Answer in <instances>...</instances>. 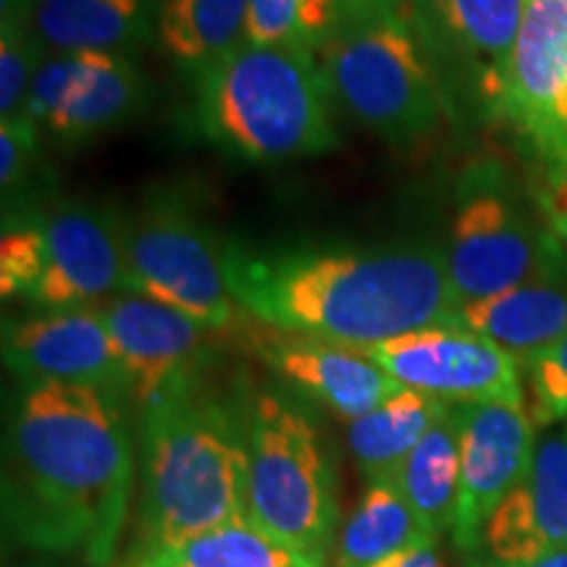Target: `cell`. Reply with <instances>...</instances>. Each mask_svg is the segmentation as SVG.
I'll return each instance as SVG.
<instances>
[{
  "label": "cell",
  "mask_w": 567,
  "mask_h": 567,
  "mask_svg": "<svg viewBox=\"0 0 567 567\" xmlns=\"http://www.w3.org/2000/svg\"><path fill=\"white\" fill-rule=\"evenodd\" d=\"M122 394L24 381L9 425L6 542L42 555L118 559L134 488V444Z\"/></svg>",
  "instance_id": "cell-1"
},
{
  "label": "cell",
  "mask_w": 567,
  "mask_h": 567,
  "mask_svg": "<svg viewBox=\"0 0 567 567\" xmlns=\"http://www.w3.org/2000/svg\"><path fill=\"white\" fill-rule=\"evenodd\" d=\"M245 316L289 334L373 350L410 331L460 323V300L434 243L363 247L226 245Z\"/></svg>",
  "instance_id": "cell-2"
},
{
  "label": "cell",
  "mask_w": 567,
  "mask_h": 567,
  "mask_svg": "<svg viewBox=\"0 0 567 567\" xmlns=\"http://www.w3.org/2000/svg\"><path fill=\"white\" fill-rule=\"evenodd\" d=\"M250 405L252 396L218 392L205 373L140 410V507L113 567H145L245 520Z\"/></svg>",
  "instance_id": "cell-3"
},
{
  "label": "cell",
  "mask_w": 567,
  "mask_h": 567,
  "mask_svg": "<svg viewBox=\"0 0 567 567\" xmlns=\"http://www.w3.org/2000/svg\"><path fill=\"white\" fill-rule=\"evenodd\" d=\"M195 124L231 158L255 166L339 147L334 97L316 55L243 42L195 74Z\"/></svg>",
  "instance_id": "cell-4"
},
{
  "label": "cell",
  "mask_w": 567,
  "mask_h": 567,
  "mask_svg": "<svg viewBox=\"0 0 567 567\" xmlns=\"http://www.w3.org/2000/svg\"><path fill=\"white\" fill-rule=\"evenodd\" d=\"M316 61L334 105L389 145H413L442 122V80L410 11L347 17Z\"/></svg>",
  "instance_id": "cell-5"
},
{
  "label": "cell",
  "mask_w": 567,
  "mask_h": 567,
  "mask_svg": "<svg viewBox=\"0 0 567 567\" xmlns=\"http://www.w3.org/2000/svg\"><path fill=\"white\" fill-rule=\"evenodd\" d=\"M247 517L326 567L339 526L334 460L313 417L281 389L252 394Z\"/></svg>",
  "instance_id": "cell-6"
},
{
  "label": "cell",
  "mask_w": 567,
  "mask_h": 567,
  "mask_svg": "<svg viewBox=\"0 0 567 567\" xmlns=\"http://www.w3.org/2000/svg\"><path fill=\"white\" fill-rule=\"evenodd\" d=\"M444 258L460 308L526 281L565 245L499 163L467 166L455 184Z\"/></svg>",
  "instance_id": "cell-7"
},
{
  "label": "cell",
  "mask_w": 567,
  "mask_h": 567,
  "mask_svg": "<svg viewBox=\"0 0 567 567\" xmlns=\"http://www.w3.org/2000/svg\"><path fill=\"white\" fill-rule=\"evenodd\" d=\"M126 292L145 295L210 331L243 326L226 276V245L179 193L155 189L124 216Z\"/></svg>",
  "instance_id": "cell-8"
},
{
  "label": "cell",
  "mask_w": 567,
  "mask_h": 567,
  "mask_svg": "<svg viewBox=\"0 0 567 567\" xmlns=\"http://www.w3.org/2000/svg\"><path fill=\"white\" fill-rule=\"evenodd\" d=\"M494 118L542 172L567 168V0H526Z\"/></svg>",
  "instance_id": "cell-9"
},
{
  "label": "cell",
  "mask_w": 567,
  "mask_h": 567,
  "mask_svg": "<svg viewBox=\"0 0 567 567\" xmlns=\"http://www.w3.org/2000/svg\"><path fill=\"white\" fill-rule=\"evenodd\" d=\"M410 17L444 95L463 92L481 113L496 116L526 0H410Z\"/></svg>",
  "instance_id": "cell-10"
},
{
  "label": "cell",
  "mask_w": 567,
  "mask_h": 567,
  "mask_svg": "<svg viewBox=\"0 0 567 567\" xmlns=\"http://www.w3.org/2000/svg\"><path fill=\"white\" fill-rule=\"evenodd\" d=\"M396 384L446 405L526 402L520 363L463 323L429 326L365 350Z\"/></svg>",
  "instance_id": "cell-11"
},
{
  "label": "cell",
  "mask_w": 567,
  "mask_h": 567,
  "mask_svg": "<svg viewBox=\"0 0 567 567\" xmlns=\"http://www.w3.org/2000/svg\"><path fill=\"white\" fill-rule=\"evenodd\" d=\"M42 224L45 268L27 302L38 310L95 308L126 292L124 216L63 200L42 210Z\"/></svg>",
  "instance_id": "cell-12"
},
{
  "label": "cell",
  "mask_w": 567,
  "mask_h": 567,
  "mask_svg": "<svg viewBox=\"0 0 567 567\" xmlns=\"http://www.w3.org/2000/svg\"><path fill=\"white\" fill-rule=\"evenodd\" d=\"M95 308L109 326L130 396L140 410L208 373L210 334L218 331L134 292H122Z\"/></svg>",
  "instance_id": "cell-13"
},
{
  "label": "cell",
  "mask_w": 567,
  "mask_h": 567,
  "mask_svg": "<svg viewBox=\"0 0 567 567\" xmlns=\"http://www.w3.org/2000/svg\"><path fill=\"white\" fill-rule=\"evenodd\" d=\"M536 423L526 402L460 405V494L452 542L476 551L484 528L505 496L528 476Z\"/></svg>",
  "instance_id": "cell-14"
},
{
  "label": "cell",
  "mask_w": 567,
  "mask_h": 567,
  "mask_svg": "<svg viewBox=\"0 0 567 567\" xmlns=\"http://www.w3.org/2000/svg\"><path fill=\"white\" fill-rule=\"evenodd\" d=\"M3 363L19 381H63L130 396L116 344L97 308L34 310L3 323Z\"/></svg>",
  "instance_id": "cell-15"
},
{
  "label": "cell",
  "mask_w": 567,
  "mask_h": 567,
  "mask_svg": "<svg viewBox=\"0 0 567 567\" xmlns=\"http://www.w3.org/2000/svg\"><path fill=\"white\" fill-rule=\"evenodd\" d=\"M252 350L289 386L344 417L347 423L371 413L389 396L405 389L365 350L329 339L289 334L271 326L264 329L260 323V329L252 331Z\"/></svg>",
  "instance_id": "cell-16"
},
{
  "label": "cell",
  "mask_w": 567,
  "mask_h": 567,
  "mask_svg": "<svg viewBox=\"0 0 567 567\" xmlns=\"http://www.w3.org/2000/svg\"><path fill=\"white\" fill-rule=\"evenodd\" d=\"M484 544L499 563H534L567 549V425L538 439L528 476L488 517Z\"/></svg>",
  "instance_id": "cell-17"
},
{
  "label": "cell",
  "mask_w": 567,
  "mask_h": 567,
  "mask_svg": "<svg viewBox=\"0 0 567 567\" xmlns=\"http://www.w3.org/2000/svg\"><path fill=\"white\" fill-rule=\"evenodd\" d=\"M460 323L499 344L520 368L536 363L567 337V247L507 292L463 305Z\"/></svg>",
  "instance_id": "cell-18"
},
{
  "label": "cell",
  "mask_w": 567,
  "mask_h": 567,
  "mask_svg": "<svg viewBox=\"0 0 567 567\" xmlns=\"http://www.w3.org/2000/svg\"><path fill=\"white\" fill-rule=\"evenodd\" d=\"M145 101L147 80L130 55L69 53L66 90L42 132L61 145H82L130 122Z\"/></svg>",
  "instance_id": "cell-19"
},
{
  "label": "cell",
  "mask_w": 567,
  "mask_h": 567,
  "mask_svg": "<svg viewBox=\"0 0 567 567\" xmlns=\"http://www.w3.org/2000/svg\"><path fill=\"white\" fill-rule=\"evenodd\" d=\"M161 0H40L32 32L45 53L142 51L158 30Z\"/></svg>",
  "instance_id": "cell-20"
},
{
  "label": "cell",
  "mask_w": 567,
  "mask_h": 567,
  "mask_svg": "<svg viewBox=\"0 0 567 567\" xmlns=\"http://www.w3.org/2000/svg\"><path fill=\"white\" fill-rule=\"evenodd\" d=\"M417 523L431 538L452 534L460 494V405H450L394 476Z\"/></svg>",
  "instance_id": "cell-21"
},
{
  "label": "cell",
  "mask_w": 567,
  "mask_h": 567,
  "mask_svg": "<svg viewBox=\"0 0 567 567\" xmlns=\"http://www.w3.org/2000/svg\"><path fill=\"white\" fill-rule=\"evenodd\" d=\"M446 408V402L434 396L400 389L371 413L347 423V444L368 484L394 481L410 452L421 444Z\"/></svg>",
  "instance_id": "cell-22"
},
{
  "label": "cell",
  "mask_w": 567,
  "mask_h": 567,
  "mask_svg": "<svg viewBox=\"0 0 567 567\" xmlns=\"http://www.w3.org/2000/svg\"><path fill=\"white\" fill-rule=\"evenodd\" d=\"M247 0H161L163 53L189 74L221 61L245 42Z\"/></svg>",
  "instance_id": "cell-23"
},
{
  "label": "cell",
  "mask_w": 567,
  "mask_h": 567,
  "mask_svg": "<svg viewBox=\"0 0 567 567\" xmlns=\"http://www.w3.org/2000/svg\"><path fill=\"white\" fill-rule=\"evenodd\" d=\"M439 544L425 534L394 481H373L347 517L334 567H368L394 551Z\"/></svg>",
  "instance_id": "cell-24"
},
{
  "label": "cell",
  "mask_w": 567,
  "mask_h": 567,
  "mask_svg": "<svg viewBox=\"0 0 567 567\" xmlns=\"http://www.w3.org/2000/svg\"><path fill=\"white\" fill-rule=\"evenodd\" d=\"M145 567H316L271 534L258 528L250 517L229 523L182 544L172 555Z\"/></svg>",
  "instance_id": "cell-25"
},
{
  "label": "cell",
  "mask_w": 567,
  "mask_h": 567,
  "mask_svg": "<svg viewBox=\"0 0 567 567\" xmlns=\"http://www.w3.org/2000/svg\"><path fill=\"white\" fill-rule=\"evenodd\" d=\"M45 268V224L42 210H11L0 237V295L3 300H27Z\"/></svg>",
  "instance_id": "cell-26"
},
{
  "label": "cell",
  "mask_w": 567,
  "mask_h": 567,
  "mask_svg": "<svg viewBox=\"0 0 567 567\" xmlns=\"http://www.w3.org/2000/svg\"><path fill=\"white\" fill-rule=\"evenodd\" d=\"M42 59L45 51L30 21L0 19V116L13 118L24 113Z\"/></svg>",
  "instance_id": "cell-27"
},
{
  "label": "cell",
  "mask_w": 567,
  "mask_h": 567,
  "mask_svg": "<svg viewBox=\"0 0 567 567\" xmlns=\"http://www.w3.org/2000/svg\"><path fill=\"white\" fill-rule=\"evenodd\" d=\"M530 392V417L547 429L567 421V337L526 368Z\"/></svg>",
  "instance_id": "cell-28"
},
{
  "label": "cell",
  "mask_w": 567,
  "mask_h": 567,
  "mask_svg": "<svg viewBox=\"0 0 567 567\" xmlns=\"http://www.w3.org/2000/svg\"><path fill=\"white\" fill-rule=\"evenodd\" d=\"M302 9L305 0H247L245 42L305 51Z\"/></svg>",
  "instance_id": "cell-29"
},
{
  "label": "cell",
  "mask_w": 567,
  "mask_h": 567,
  "mask_svg": "<svg viewBox=\"0 0 567 567\" xmlns=\"http://www.w3.org/2000/svg\"><path fill=\"white\" fill-rule=\"evenodd\" d=\"M40 126L30 116L19 113L0 122V187L3 197L13 195L30 182L40 161Z\"/></svg>",
  "instance_id": "cell-30"
},
{
  "label": "cell",
  "mask_w": 567,
  "mask_h": 567,
  "mask_svg": "<svg viewBox=\"0 0 567 567\" xmlns=\"http://www.w3.org/2000/svg\"><path fill=\"white\" fill-rule=\"evenodd\" d=\"M542 218L551 234L567 247V168L563 172H542L530 189Z\"/></svg>",
  "instance_id": "cell-31"
},
{
  "label": "cell",
  "mask_w": 567,
  "mask_h": 567,
  "mask_svg": "<svg viewBox=\"0 0 567 567\" xmlns=\"http://www.w3.org/2000/svg\"><path fill=\"white\" fill-rule=\"evenodd\" d=\"M368 567H444V565L436 551V544H423V547L394 551V555L379 559V563Z\"/></svg>",
  "instance_id": "cell-32"
},
{
  "label": "cell",
  "mask_w": 567,
  "mask_h": 567,
  "mask_svg": "<svg viewBox=\"0 0 567 567\" xmlns=\"http://www.w3.org/2000/svg\"><path fill=\"white\" fill-rule=\"evenodd\" d=\"M347 17H379L410 11V0H339Z\"/></svg>",
  "instance_id": "cell-33"
},
{
  "label": "cell",
  "mask_w": 567,
  "mask_h": 567,
  "mask_svg": "<svg viewBox=\"0 0 567 567\" xmlns=\"http://www.w3.org/2000/svg\"><path fill=\"white\" fill-rule=\"evenodd\" d=\"M465 567H567V549H557L551 555L534 559V563H499V559H471Z\"/></svg>",
  "instance_id": "cell-34"
},
{
  "label": "cell",
  "mask_w": 567,
  "mask_h": 567,
  "mask_svg": "<svg viewBox=\"0 0 567 567\" xmlns=\"http://www.w3.org/2000/svg\"><path fill=\"white\" fill-rule=\"evenodd\" d=\"M38 3L40 0H0V19H19L32 24V13Z\"/></svg>",
  "instance_id": "cell-35"
},
{
  "label": "cell",
  "mask_w": 567,
  "mask_h": 567,
  "mask_svg": "<svg viewBox=\"0 0 567 567\" xmlns=\"http://www.w3.org/2000/svg\"><path fill=\"white\" fill-rule=\"evenodd\" d=\"M9 567H63L53 559H32V563H21V565H9Z\"/></svg>",
  "instance_id": "cell-36"
}]
</instances>
